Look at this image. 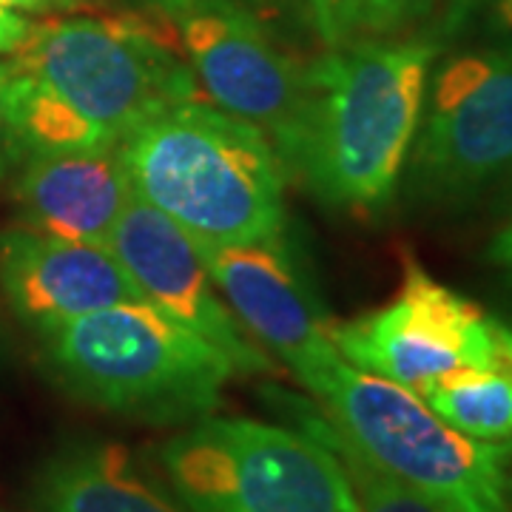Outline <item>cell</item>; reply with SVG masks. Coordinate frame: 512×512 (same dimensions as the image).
Here are the masks:
<instances>
[{"label":"cell","instance_id":"obj_16","mask_svg":"<svg viewBox=\"0 0 512 512\" xmlns=\"http://www.w3.org/2000/svg\"><path fill=\"white\" fill-rule=\"evenodd\" d=\"M299 427L311 430L313 436H319L322 441H328L330 447L339 453L350 481H353L356 498H359V512H447L441 510L436 501H430L427 495L402 484L399 478L387 476L379 467H373L370 461L359 456L356 450H350L348 444L333 433V427L319 410H311L302 404L299 407Z\"/></svg>","mask_w":512,"mask_h":512},{"label":"cell","instance_id":"obj_15","mask_svg":"<svg viewBox=\"0 0 512 512\" xmlns=\"http://www.w3.org/2000/svg\"><path fill=\"white\" fill-rule=\"evenodd\" d=\"M424 404L458 433L478 441H512V376L464 367L419 390Z\"/></svg>","mask_w":512,"mask_h":512},{"label":"cell","instance_id":"obj_18","mask_svg":"<svg viewBox=\"0 0 512 512\" xmlns=\"http://www.w3.org/2000/svg\"><path fill=\"white\" fill-rule=\"evenodd\" d=\"M359 3L362 0H308L313 32L328 49L356 40Z\"/></svg>","mask_w":512,"mask_h":512},{"label":"cell","instance_id":"obj_25","mask_svg":"<svg viewBox=\"0 0 512 512\" xmlns=\"http://www.w3.org/2000/svg\"><path fill=\"white\" fill-rule=\"evenodd\" d=\"M507 504H510V512H512V467H510V473H507Z\"/></svg>","mask_w":512,"mask_h":512},{"label":"cell","instance_id":"obj_4","mask_svg":"<svg viewBox=\"0 0 512 512\" xmlns=\"http://www.w3.org/2000/svg\"><path fill=\"white\" fill-rule=\"evenodd\" d=\"M57 382L114 416L177 424L217 410L234 362L148 302H120L43 336Z\"/></svg>","mask_w":512,"mask_h":512},{"label":"cell","instance_id":"obj_14","mask_svg":"<svg viewBox=\"0 0 512 512\" xmlns=\"http://www.w3.org/2000/svg\"><path fill=\"white\" fill-rule=\"evenodd\" d=\"M37 512H183L137 467L126 447L109 441L69 444L35 481Z\"/></svg>","mask_w":512,"mask_h":512},{"label":"cell","instance_id":"obj_22","mask_svg":"<svg viewBox=\"0 0 512 512\" xmlns=\"http://www.w3.org/2000/svg\"><path fill=\"white\" fill-rule=\"evenodd\" d=\"M487 256H490V262H495L498 268H504V271L512 276V222L510 225H504V228L495 234Z\"/></svg>","mask_w":512,"mask_h":512},{"label":"cell","instance_id":"obj_21","mask_svg":"<svg viewBox=\"0 0 512 512\" xmlns=\"http://www.w3.org/2000/svg\"><path fill=\"white\" fill-rule=\"evenodd\" d=\"M146 3L151 12H160V15H171L177 9H185V6H200V3H217V6H234V9H242V12H251L256 18V9L259 3L265 0H140Z\"/></svg>","mask_w":512,"mask_h":512},{"label":"cell","instance_id":"obj_10","mask_svg":"<svg viewBox=\"0 0 512 512\" xmlns=\"http://www.w3.org/2000/svg\"><path fill=\"white\" fill-rule=\"evenodd\" d=\"M109 248L148 305L217 345L237 373L274 370L268 350L259 348L237 313L225 305L194 239L163 211L134 194L111 231Z\"/></svg>","mask_w":512,"mask_h":512},{"label":"cell","instance_id":"obj_11","mask_svg":"<svg viewBox=\"0 0 512 512\" xmlns=\"http://www.w3.org/2000/svg\"><path fill=\"white\" fill-rule=\"evenodd\" d=\"M197 251L242 328L291 367L299 382L339 353L328 319L282 237L197 245Z\"/></svg>","mask_w":512,"mask_h":512},{"label":"cell","instance_id":"obj_7","mask_svg":"<svg viewBox=\"0 0 512 512\" xmlns=\"http://www.w3.org/2000/svg\"><path fill=\"white\" fill-rule=\"evenodd\" d=\"M402 265V288L387 305L330 325V339L350 365L416 393L464 367L512 376V328L447 288L413 254H404Z\"/></svg>","mask_w":512,"mask_h":512},{"label":"cell","instance_id":"obj_5","mask_svg":"<svg viewBox=\"0 0 512 512\" xmlns=\"http://www.w3.org/2000/svg\"><path fill=\"white\" fill-rule=\"evenodd\" d=\"M302 384L333 433L387 476L447 512H510L512 441H478L439 419L416 390L350 365L342 353Z\"/></svg>","mask_w":512,"mask_h":512},{"label":"cell","instance_id":"obj_24","mask_svg":"<svg viewBox=\"0 0 512 512\" xmlns=\"http://www.w3.org/2000/svg\"><path fill=\"white\" fill-rule=\"evenodd\" d=\"M493 15L504 32H512V0H493Z\"/></svg>","mask_w":512,"mask_h":512},{"label":"cell","instance_id":"obj_12","mask_svg":"<svg viewBox=\"0 0 512 512\" xmlns=\"http://www.w3.org/2000/svg\"><path fill=\"white\" fill-rule=\"evenodd\" d=\"M0 288L12 311L40 336L143 299L109 245L60 239L26 225L0 234Z\"/></svg>","mask_w":512,"mask_h":512},{"label":"cell","instance_id":"obj_19","mask_svg":"<svg viewBox=\"0 0 512 512\" xmlns=\"http://www.w3.org/2000/svg\"><path fill=\"white\" fill-rule=\"evenodd\" d=\"M83 0H0V9L18 12V15H66L77 12Z\"/></svg>","mask_w":512,"mask_h":512},{"label":"cell","instance_id":"obj_2","mask_svg":"<svg viewBox=\"0 0 512 512\" xmlns=\"http://www.w3.org/2000/svg\"><path fill=\"white\" fill-rule=\"evenodd\" d=\"M436 55L430 37H359L316 57L282 165L328 205L384 208L416 140Z\"/></svg>","mask_w":512,"mask_h":512},{"label":"cell","instance_id":"obj_3","mask_svg":"<svg viewBox=\"0 0 512 512\" xmlns=\"http://www.w3.org/2000/svg\"><path fill=\"white\" fill-rule=\"evenodd\" d=\"M117 148L134 194L197 245L285 234V165L274 143L205 97L148 117Z\"/></svg>","mask_w":512,"mask_h":512},{"label":"cell","instance_id":"obj_20","mask_svg":"<svg viewBox=\"0 0 512 512\" xmlns=\"http://www.w3.org/2000/svg\"><path fill=\"white\" fill-rule=\"evenodd\" d=\"M32 20H26L18 12L0 9V55H12L23 43V37L29 35Z\"/></svg>","mask_w":512,"mask_h":512},{"label":"cell","instance_id":"obj_23","mask_svg":"<svg viewBox=\"0 0 512 512\" xmlns=\"http://www.w3.org/2000/svg\"><path fill=\"white\" fill-rule=\"evenodd\" d=\"M9 126H6V63H0V177L9 160Z\"/></svg>","mask_w":512,"mask_h":512},{"label":"cell","instance_id":"obj_8","mask_svg":"<svg viewBox=\"0 0 512 512\" xmlns=\"http://www.w3.org/2000/svg\"><path fill=\"white\" fill-rule=\"evenodd\" d=\"M407 191L464 202L512 171V49L450 57L424 94Z\"/></svg>","mask_w":512,"mask_h":512},{"label":"cell","instance_id":"obj_17","mask_svg":"<svg viewBox=\"0 0 512 512\" xmlns=\"http://www.w3.org/2000/svg\"><path fill=\"white\" fill-rule=\"evenodd\" d=\"M436 0H362L359 3V37H399L433 12Z\"/></svg>","mask_w":512,"mask_h":512},{"label":"cell","instance_id":"obj_6","mask_svg":"<svg viewBox=\"0 0 512 512\" xmlns=\"http://www.w3.org/2000/svg\"><path fill=\"white\" fill-rule=\"evenodd\" d=\"M160 461L188 512H359L339 453L302 427L205 416Z\"/></svg>","mask_w":512,"mask_h":512},{"label":"cell","instance_id":"obj_1","mask_svg":"<svg viewBox=\"0 0 512 512\" xmlns=\"http://www.w3.org/2000/svg\"><path fill=\"white\" fill-rule=\"evenodd\" d=\"M202 97L171 20L49 15L6 63L9 148L20 157L117 148L148 117Z\"/></svg>","mask_w":512,"mask_h":512},{"label":"cell","instance_id":"obj_9","mask_svg":"<svg viewBox=\"0 0 512 512\" xmlns=\"http://www.w3.org/2000/svg\"><path fill=\"white\" fill-rule=\"evenodd\" d=\"M200 89L222 111L262 128L282 160L308 97V63L279 52L259 20L200 3L165 15Z\"/></svg>","mask_w":512,"mask_h":512},{"label":"cell","instance_id":"obj_13","mask_svg":"<svg viewBox=\"0 0 512 512\" xmlns=\"http://www.w3.org/2000/svg\"><path fill=\"white\" fill-rule=\"evenodd\" d=\"M131 197L134 188L120 148L29 157L15 183V202L26 228L97 245H109Z\"/></svg>","mask_w":512,"mask_h":512}]
</instances>
